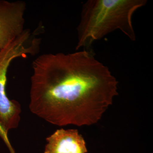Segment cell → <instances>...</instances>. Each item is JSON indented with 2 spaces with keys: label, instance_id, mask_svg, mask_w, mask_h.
Listing matches in <instances>:
<instances>
[{
  "label": "cell",
  "instance_id": "3957f363",
  "mask_svg": "<svg viewBox=\"0 0 153 153\" xmlns=\"http://www.w3.org/2000/svg\"><path fill=\"white\" fill-rule=\"evenodd\" d=\"M40 43V39L32 38L30 30L27 29L21 36L0 50V131L6 138L9 131L18 127L22 112L19 102L10 100L6 93L7 74L9 67L17 58L37 54Z\"/></svg>",
  "mask_w": 153,
  "mask_h": 153
},
{
  "label": "cell",
  "instance_id": "5b68a950",
  "mask_svg": "<svg viewBox=\"0 0 153 153\" xmlns=\"http://www.w3.org/2000/svg\"><path fill=\"white\" fill-rule=\"evenodd\" d=\"M44 153H87L85 140L76 129L57 130L46 139Z\"/></svg>",
  "mask_w": 153,
  "mask_h": 153
},
{
  "label": "cell",
  "instance_id": "6da1fadb",
  "mask_svg": "<svg viewBox=\"0 0 153 153\" xmlns=\"http://www.w3.org/2000/svg\"><path fill=\"white\" fill-rule=\"evenodd\" d=\"M32 66L30 109L55 125L94 124L118 94L115 77L88 49L43 54Z\"/></svg>",
  "mask_w": 153,
  "mask_h": 153
},
{
  "label": "cell",
  "instance_id": "7a4b0ae2",
  "mask_svg": "<svg viewBox=\"0 0 153 153\" xmlns=\"http://www.w3.org/2000/svg\"><path fill=\"white\" fill-rule=\"evenodd\" d=\"M146 0H88L82 6L76 28V50L88 48L115 30H120L131 40L136 36L132 24L135 12L146 5Z\"/></svg>",
  "mask_w": 153,
  "mask_h": 153
},
{
  "label": "cell",
  "instance_id": "277c9868",
  "mask_svg": "<svg viewBox=\"0 0 153 153\" xmlns=\"http://www.w3.org/2000/svg\"><path fill=\"white\" fill-rule=\"evenodd\" d=\"M26 7L23 1L0 0V50L25 31Z\"/></svg>",
  "mask_w": 153,
  "mask_h": 153
}]
</instances>
